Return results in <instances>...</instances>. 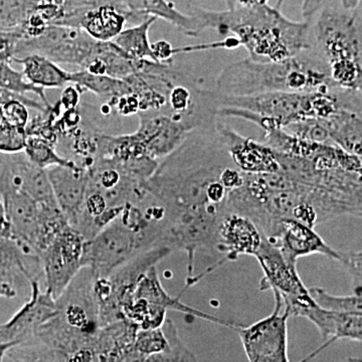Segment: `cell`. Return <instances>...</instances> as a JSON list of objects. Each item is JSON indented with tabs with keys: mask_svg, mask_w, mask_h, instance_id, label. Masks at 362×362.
<instances>
[{
	"mask_svg": "<svg viewBox=\"0 0 362 362\" xmlns=\"http://www.w3.org/2000/svg\"><path fill=\"white\" fill-rule=\"evenodd\" d=\"M216 122L192 131L159 162L156 173L145 182V192L168 213L230 211V192L221 177L235 164L218 134Z\"/></svg>",
	"mask_w": 362,
	"mask_h": 362,
	"instance_id": "cell-1",
	"label": "cell"
},
{
	"mask_svg": "<svg viewBox=\"0 0 362 362\" xmlns=\"http://www.w3.org/2000/svg\"><path fill=\"white\" fill-rule=\"evenodd\" d=\"M190 14L201 23L202 32L211 28L221 35L232 33L252 61H285L312 47L310 21H293L268 4L223 11L194 7Z\"/></svg>",
	"mask_w": 362,
	"mask_h": 362,
	"instance_id": "cell-2",
	"label": "cell"
},
{
	"mask_svg": "<svg viewBox=\"0 0 362 362\" xmlns=\"http://www.w3.org/2000/svg\"><path fill=\"white\" fill-rule=\"evenodd\" d=\"M338 87L315 49H307L281 62L245 59L226 66L216 80V90L225 97H249L273 92L309 93Z\"/></svg>",
	"mask_w": 362,
	"mask_h": 362,
	"instance_id": "cell-3",
	"label": "cell"
},
{
	"mask_svg": "<svg viewBox=\"0 0 362 362\" xmlns=\"http://www.w3.org/2000/svg\"><path fill=\"white\" fill-rule=\"evenodd\" d=\"M312 47L342 89L362 90L361 6L345 9L330 0L310 21Z\"/></svg>",
	"mask_w": 362,
	"mask_h": 362,
	"instance_id": "cell-4",
	"label": "cell"
},
{
	"mask_svg": "<svg viewBox=\"0 0 362 362\" xmlns=\"http://www.w3.org/2000/svg\"><path fill=\"white\" fill-rule=\"evenodd\" d=\"M100 42L80 28L49 25L39 37L18 40L13 58L37 54L61 65L86 70L97 59Z\"/></svg>",
	"mask_w": 362,
	"mask_h": 362,
	"instance_id": "cell-5",
	"label": "cell"
},
{
	"mask_svg": "<svg viewBox=\"0 0 362 362\" xmlns=\"http://www.w3.org/2000/svg\"><path fill=\"white\" fill-rule=\"evenodd\" d=\"M146 250L150 247L144 235L130 230L117 218L93 239L85 240L82 267L89 269L94 279L106 278Z\"/></svg>",
	"mask_w": 362,
	"mask_h": 362,
	"instance_id": "cell-6",
	"label": "cell"
},
{
	"mask_svg": "<svg viewBox=\"0 0 362 362\" xmlns=\"http://www.w3.org/2000/svg\"><path fill=\"white\" fill-rule=\"evenodd\" d=\"M216 99L218 108L235 109L271 119L280 128L304 119H317V90L273 92L249 97H225L216 92Z\"/></svg>",
	"mask_w": 362,
	"mask_h": 362,
	"instance_id": "cell-7",
	"label": "cell"
},
{
	"mask_svg": "<svg viewBox=\"0 0 362 362\" xmlns=\"http://www.w3.org/2000/svg\"><path fill=\"white\" fill-rule=\"evenodd\" d=\"M270 315L237 332L249 362H291L288 356V320L290 312L277 292Z\"/></svg>",
	"mask_w": 362,
	"mask_h": 362,
	"instance_id": "cell-8",
	"label": "cell"
},
{
	"mask_svg": "<svg viewBox=\"0 0 362 362\" xmlns=\"http://www.w3.org/2000/svg\"><path fill=\"white\" fill-rule=\"evenodd\" d=\"M254 257L264 273L259 283L262 291L277 292L290 315L295 316L298 310L314 303L308 288L298 274L297 264L288 261L280 250L265 237Z\"/></svg>",
	"mask_w": 362,
	"mask_h": 362,
	"instance_id": "cell-9",
	"label": "cell"
},
{
	"mask_svg": "<svg viewBox=\"0 0 362 362\" xmlns=\"http://www.w3.org/2000/svg\"><path fill=\"white\" fill-rule=\"evenodd\" d=\"M85 239L70 225L61 230L40 252L45 291L58 299L82 267Z\"/></svg>",
	"mask_w": 362,
	"mask_h": 362,
	"instance_id": "cell-10",
	"label": "cell"
},
{
	"mask_svg": "<svg viewBox=\"0 0 362 362\" xmlns=\"http://www.w3.org/2000/svg\"><path fill=\"white\" fill-rule=\"evenodd\" d=\"M265 238L280 250L288 261L294 264L302 257L319 254L343 265L346 257V252L332 249L313 228L292 218L275 221Z\"/></svg>",
	"mask_w": 362,
	"mask_h": 362,
	"instance_id": "cell-11",
	"label": "cell"
},
{
	"mask_svg": "<svg viewBox=\"0 0 362 362\" xmlns=\"http://www.w3.org/2000/svg\"><path fill=\"white\" fill-rule=\"evenodd\" d=\"M139 126L135 131L146 146L149 156L160 162L197 129L192 123L168 114L139 113Z\"/></svg>",
	"mask_w": 362,
	"mask_h": 362,
	"instance_id": "cell-12",
	"label": "cell"
},
{
	"mask_svg": "<svg viewBox=\"0 0 362 362\" xmlns=\"http://www.w3.org/2000/svg\"><path fill=\"white\" fill-rule=\"evenodd\" d=\"M30 289L28 301L11 320L0 324V342L21 344L35 337L40 326L58 313L56 300L42 292L39 281L30 282Z\"/></svg>",
	"mask_w": 362,
	"mask_h": 362,
	"instance_id": "cell-13",
	"label": "cell"
},
{
	"mask_svg": "<svg viewBox=\"0 0 362 362\" xmlns=\"http://www.w3.org/2000/svg\"><path fill=\"white\" fill-rule=\"evenodd\" d=\"M216 129L230 158L247 175H267L280 171L276 152L264 143L245 137L226 124L216 122Z\"/></svg>",
	"mask_w": 362,
	"mask_h": 362,
	"instance_id": "cell-14",
	"label": "cell"
},
{
	"mask_svg": "<svg viewBox=\"0 0 362 362\" xmlns=\"http://www.w3.org/2000/svg\"><path fill=\"white\" fill-rule=\"evenodd\" d=\"M263 238L258 226L249 218L228 211L218 223L214 238V249L223 256L218 265L235 261L243 255L254 257Z\"/></svg>",
	"mask_w": 362,
	"mask_h": 362,
	"instance_id": "cell-15",
	"label": "cell"
},
{
	"mask_svg": "<svg viewBox=\"0 0 362 362\" xmlns=\"http://www.w3.org/2000/svg\"><path fill=\"white\" fill-rule=\"evenodd\" d=\"M295 316L304 317L313 323L326 340L320 349L315 350L310 356L301 362H309L317 354L323 351L338 339H349L361 342L362 340V312H339L321 308L314 302L313 304L300 309Z\"/></svg>",
	"mask_w": 362,
	"mask_h": 362,
	"instance_id": "cell-16",
	"label": "cell"
},
{
	"mask_svg": "<svg viewBox=\"0 0 362 362\" xmlns=\"http://www.w3.org/2000/svg\"><path fill=\"white\" fill-rule=\"evenodd\" d=\"M57 204L68 221L69 225L75 226L84 204L89 170L82 166H52L45 169Z\"/></svg>",
	"mask_w": 362,
	"mask_h": 362,
	"instance_id": "cell-17",
	"label": "cell"
},
{
	"mask_svg": "<svg viewBox=\"0 0 362 362\" xmlns=\"http://www.w3.org/2000/svg\"><path fill=\"white\" fill-rule=\"evenodd\" d=\"M0 173L40 206H58L47 170L32 163L25 153L14 154L6 160L0 159Z\"/></svg>",
	"mask_w": 362,
	"mask_h": 362,
	"instance_id": "cell-18",
	"label": "cell"
},
{
	"mask_svg": "<svg viewBox=\"0 0 362 362\" xmlns=\"http://www.w3.org/2000/svg\"><path fill=\"white\" fill-rule=\"evenodd\" d=\"M133 298L144 300L147 303L159 307V308L165 309L166 311L180 312V313L197 317V318L202 319V320L218 324V325L230 328L233 330L237 331L238 328L242 326L240 324L233 322V321L223 320V319L218 318V317L204 313V312L187 306V305L180 301V297L170 296L161 284L160 279H159L158 273H157L156 266L151 267L140 278L139 282L136 285L131 299H133Z\"/></svg>",
	"mask_w": 362,
	"mask_h": 362,
	"instance_id": "cell-19",
	"label": "cell"
},
{
	"mask_svg": "<svg viewBox=\"0 0 362 362\" xmlns=\"http://www.w3.org/2000/svg\"><path fill=\"white\" fill-rule=\"evenodd\" d=\"M42 278L39 257L25 254L13 240L0 237V285L11 286L18 292Z\"/></svg>",
	"mask_w": 362,
	"mask_h": 362,
	"instance_id": "cell-20",
	"label": "cell"
},
{
	"mask_svg": "<svg viewBox=\"0 0 362 362\" xmlns=\"http://www.w3.org/2000/svg\"><path fill=\"white\" fill-rule=\"evenodd\" d=\"M321 121L333 144L362 157V112L341 110Z\"/></svg>",
	"mask_w": 362,
	"mask_h": 362,
	"instance_id": "cell-21",
	"label": "cell"
},
{
	"mask_svg": "<svg viewBox=\"0 0 362 362\" xmlns=\"http://www.w3.org/2000/svg\"><path fill=\"white\" fill-rule=\"evenodd\" d=\"M128 16L110 2H104L85 13L80 23L93 39L99 42H112L124 30Z\"/></svg>",
	"mask_w": 362,
	"mask_h": 362,
	"instance_id": "cell-22",
	"label": "cell"
},
{
	"mask_svg": "<svg viewBox=\"0 0 362 362\" xmlns=\"http://www.w3.org/2000/svg\"><path fill=\"white\" fill-rule=\"evenodd\" d=\"M11 62L23 66V74L26 81L35 87L57 89L69 84V71L40 54H26L13 58Z\"/></svg>",
	"mask_w": 362,
	"mask_h": 362,
	"instance_id": "cell-23",
	"label": "cell"
},
{
	"mask_svg": "<svg viewBox=\"0 0 362 362\" xmlns=\"http://www.w3.org/2000/svg\"><path fill=\"white\" fill-rule=\"evenodd\" d=\"M69 84L77 86L82 92H90L107 101L130 94L129 85L121 78L98 75L84 70L69 71Z\"/></svg>",
	"mask_w": 362,
	"mask_h": 362,
	"instance_id": "cell-24",
	"label": "cell"
},
{
	"mask_svg": "<svg viewBox=\"0 0 362 362\" xmlns=\"http://www.w3.org/2000/svg\"><path fill=\"white\" fill-rule=\"evenodd\" d=\"M156 21L154 16H149L132 28L123 30L112 42L131 59L156 62L149 40L150 28Z\"/></svg>",
	"mask_w": 362,
	"mask_h": 362,
	"instance_id": "cell-25",
	"label": "cell"
},
{
	"mask_svg": "<svg viewBox=\"0 0 362 362\" xmlns=\"http://www.w3.org/2000/svg\"><path fill=\"white\" fill-rule=\"evenodd\" d=\"M23 153L28 160L42 169H47L52 166L74 168L78 165L76 162L61 156L57 151V147L51 143L35 136H28Z\"/></svg>",
	"mask_w": 362,
	"mask_h": 362,
	"instance_id": "cell-26",
	"label": "cell"
},
{
	"mask_svg": "<svg viewBox=\"0 0 362 362\" xmlns=\"http://www.w3.org/2000/svg\"><path fill=\"white\" fill-rule=\"evenodd\" d=\"M39 0H0V32L21 33Z\"/></svg>",
	"mask_w": 362,
	"mask_h": 362,
	"instance_id": "cell-27",
	"label": "cell"
},
{
	"mask_svg": "<svg viewBox=\"0 0 362 362\" xmlns=\"http://www.w3.org/2000/svg\"><path fill=\"white\" fill-rule=\"evenodd\" d=\"M28 107L40 111V113L49 110L42 102L35 101L26 96H18L11 98L0 105V118L9 125L25 129L30 122Z\"/></svg>",
	"mask_w": 362,
	"mask_h": 362,
	"instance_id": "cell-28",
	"label": "cell"
},
{
	"mask_svg": "<svg viewBox=\"0 0 362 362\" xmlns=\"http://www.w3.org/2000/svg\"><path fill=\"white\" fill-rule=\"evenodd\" d=\"M0 89L8 90L13 94L25 96L28 93L37 95L42 99V104L47 109H52V105L45 96V89L35 87L28 83L23 71H16L11 66V62L0 59Z\"/></svg>",
	"mask_w": 362,
	"mask_h": 362,
	"instance_id": "cell-29",
	"label": "cell"
},
{
	"mask_svg": "<svg viewBox=\"0 0 362 362\" xmlns=\"http://www.w3.org/2000/svg\"><path fill=\"white\" fill-rule=\"evenodd\" d=\"M308 291L321 308L339 312H362L361 295L352 293L346 296H337L319 287L308 288Z\"/></svg>",
	"mask_w": 362,
	"mask_h": 362,
	"instance_id": "cell-30",
	"label": "cell"
},
{
	"mask_svg": "<svg viewBox=\"0 0 362 362\" xmlns=\"http://www.w3.org/2000/svg\"><path fill=\"white\" fill-rule=\"evenodd\" d=\"M134 347L140 356L146 357L168 351L169 342L162 327L154 329H138Z\"/></svg>",
	"mask_w": 362,
	"mask_h": 362,
	"instance_id": "cell-31",
	"label": "cell"
},
{
	"mask_svg": "<svg viewBox=\"0 0 362 362\" xmlns=\"http://www.w3.org/2000/svg\"><path fill=\"white\" fill-rule=\"evenodd\" d=\"M281 129L307 141L332 143L325 126L319 119H304V120L296 121V122L288 124Z\"/></svg>",
	"mask_w": 362,
	"mask_h": 362,
	"instance_id": "cell-32",
	"label": "cell"
},
{
	"mask_svg": "<svg viewBox=\"0 0 362 362\" xmlns=\"http://www.w3.org/2000/svg\"><path fill=\"white\" fill-rule=\"evenodd\" d=\"M26 139L28 134L25 129L0 121V153L8 156L23 153Z\"/></svg>",
	"mask_w": 362,
	"mask_h": 362,
	"instance_id": "cell-33",
	"label": "cell"
},
{
	"mask_svg": "<svg viewBox=\"0 0 362 362\" xmlns=\"http://www.w3.org/2000/svg\"><path fill=\"white\" fill-rule=\"evenodd\" d=\"M162 328H163L164 333H165L166 337H168L169 347H170L171 351H173V362H199L197 357L181 341L177 329H176L173 320L166 318Z\"/></svg>",
	"mask_w": 362,
	"mask_h": 362,
	"instance_id": "cell-34",
	"label": "cell"
},
{
	"mask_svg": "<svg viewBox=\"0 0 362 362\" xmlns=\"http://www.w3.org/2000/svg\"><path fill=\"white\" fill-rule=\"evenodd\" d=\"M342 266L351 277L354 294L361 295V252H346Z\"/></svg>",
	"mask_w": 362,
	"mask_h": 362,
	"instance_id": "cell-35",
	"label": "cell"
},
{
	"mask_svg": "<svg viewBox=\"0 0 362 362\" xmlns=\"http://www.w3.org/2000/svg\"><path fill=\"white\" fill-rule=\"evenodd\" d=\"M107 104L115 109L117 113L122 116H131L135 115V114L138 115L140 112L139 102L132 93L123 95V96L111 100V101H107Z\"/></svg>",
	"mask_w": 362,
	"mask_h": 362,
	"instance_id": "cell-36",
	"label": "cell"
},
{
	"mask_svg": "<svg viewBox=\"0 0 362 362\" xmlns=\"http://www.w3.org/2000/svg\"><path fill=\"white\" fill-rule=\"evenodd\" d=\"M23 37L21 33L0 32V59L11 62L14 56L16 45Z\"/></svg>",
	"mask_w": 362,
	"mask_h": 362,
	"instance_id": "cell-37",
	"label": "cell"
},
{
	"mask_svg": "<svg viewBox=\"0 0 362 362\" xmlns=\"http://www.w3.org/2000/svg\"><path fill=\"white\" fill-rule=\"evenodd\" d=\"M82 94V90L78 89L77 86L73 84L68 86L62 92L58 104L65 111L75 110L80 105Z\"/></svg>",
	"mask_w": 362,
	"mask_h": 362,
	"instance_id": "cell-38",
	"label": "cell"
},
{
	"mask_svg": "<svg viewBox=\"0 0 362 362\" xmlns=\"http://www.w3.org/2000/svg\"><path fill=\"white\" fill-rule=\"evenodd\" d=\"M154 59L158 63H171L175 56V47L166 40H158L151 44Z\"/></svg>",
	"mask_w": 362,
	"mask_h": 362,
	"instance_id": "cell-39",
	"label": "cell"
},
{
	"mask_svg": "<svg viewBox=\"0 0 362 362\" xmlns=\"http://www.w3.org/2000/svg\"><path fill=\"white\" fill-rule=\"evenodd\" d=\"M330 0H303L301 13L305 21H310Z\"/></svg>",
	"mask_w": 362,
	"mask_h": 362,
	"instance_id": "cell-40",
	"label": "cell"
},
{
	"mask_svg": "<svg viewBox=\"0 0 362 362\" xmlns=\"http://www.w3.org/2000/svg\"><path fill=\"white\" fill-rule=\"evenodd\" d=\"M0 237L11 240V223L7 218L6 207L1 197H0Z\"/></svg>",
	"mask_w": 362,
	"mask_h": 362,
	"instance_id": "cell-41",
	"label": "cell"
},
{
	"mask_svg": "<svg viewBox=\"0 0 362 362\" xmlns=\"http://www.w3.org/2000/svg\"><path fill=\"white\" fill-rule=\"evenodd\" d=\"M228 9L235 8V7L262 6V4H268V0H226Z\"/></svg>",
	"mask_w": 362,
	"mask_h": 362,
	"instance_id": "cell-42",
	"label": "cell"
},
{
	"mask_svg": "<svg viewBox=\"0 0 362 362\" xmlns=\"http://www.w3.org/2000/svg\"><path fill=\"white\" fill-rule=\"evenodd\" d=\"M16 295H18V292L11 286L0 285V298L4 297L7 298V299H13Z\"/></svg>",
	"mask_w": 362,
	"mask_h": 362,
	"instance_id": "cell-43",
	"label": "cell"
},
{
	"mask_svg": "<svg viewBox=\"0 0 362 362\" xmlns=\"http://www.w3.org/2000/svg\"><path fill=\"white\" fill-rule=\"evenodd\" d=\"M16 343L14 342H0V362H4V358H6V356L7 351L9 349H13V347L16 346Z\"/></svg>",
	"mask_w": 362,
	"mask_h": 362,
	"instance_id": "cell-44",
	"label": "cell"
},
{
	"mask_svg": "<svg viewBox=\"0 0 362 362\" xmlns=\"http://www.w3.org/2000/svg\"><path fill=\"white\" fill-rule=\"evenodd\" d=\"M339 2L345 9H356L361 6V0H339Z\"/></svg>",
	"mask_w": 362,
	"mask_h": 362,
	"instance_id": "cell-45",
	"label": "cell"
},
{
	"mask_svg": "<svg viewBox=\"0 0 362 362\" xmlns=\"http://www.w3.org/2000/svg\"><path fill=\"white\" fill-rule=\"evenodd\" d=\"M21 96V95L13 94V93L8 92V90L0 89V105L6 102L7 100L11 98Z\"/></svg>",
	"mask_w": 362,
	"mask_h": 362,
	"instance_id": "cell-46",
	"label": "cell"
},
{
	"mask_svg": "<svg viewBox=\"0 0 362 362\" xmlns=\"http://www.w3.org/2000/svg\"><path fill=\"white\" fill-rule=\"evenodd\" d=\"M109 2H111V4H113L114 6H116L118 7V8H120L121 11H123V13H127V11H126L125 7L123 6V4H121L120 0H108Z\"/></svg>",
	"mask_w": 362,
	"mask_h": 362,
	"instance_id": "cell-47",
	"label": "cell"
},
{
	"mask_svg": "<svg viewBox=\"0 0 362 362\" xmlns=\"http://www.w3.org/2000/svg\"><path fill=\"white\" fill-rule=\"evenodd\" d=\"M343 362H361V359L356 358V357H351V358H349L347 361Z\"/></svg>",
	"mask_w": 362,
	"mask_h": 362,
	"instance_id": "cell-48",
	"label": "cell"
}]
</instances>
